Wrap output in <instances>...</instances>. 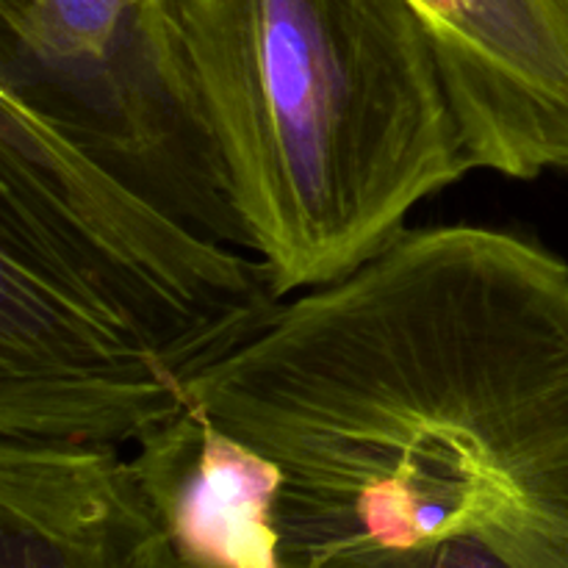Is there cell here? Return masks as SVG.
Returning a JSON list of instances; mask_svg holds the SVG:
<instances>
[{
    "mask_svg": "<svg viewBox=\"0 0 568 568\" xmlns=\"http://www.w3.org/2000/svg\"><path fill=\"white\" fill-rule=\"evenodd\" d=\"M131 42L283 297L475 172L410 0H142Z\"/></svg>",
    "mask_w": 568,
    "mask_h": 568,
    "instance_id": "cell-2",
    "label": "cell"
},
{
    "mask_svg": "<svg viewBox=\"0 0 568 568\" xmlns=\"http://www.w3.org/2000/svg\"><path fill=\"white\" fill-rule=\"evenodd\" d=\"M139 568H186V566L178 560L175 549H172V544H170V538L164 536L159 544H155L153 549H150L148 558L142 560V566H139Z\"/></svg>",
    "mask_w": 568,
    "mask_h": 568,
    "instance_id": "cell-10",
    "label": "cell"
},
{
    "mask_svg": "<svg viewBox=\"0 0 568 568\" xmlns=\"http://www.w3.org/2000/svg\"><path fill=\"white\" fill-rule=\"evenodd\" d=\"M131 455L150 508L186 568H281V471L200 408L144 433Z\"/></svg>",
    "mask_w": 568,
    "mask_h": 568,
    "instance_id": "cell-6",
    "label": "cell"
},
{
    "mask_svg": "<svg viewBox=\"0 0 568 568\" xmlns=\"http://www.w3.org/2000/svg\"><path fill=\"white\" fill-rule=\"evenodd\" d=\"M164 536L114 444L0 438V568H139Z\"/></svg>",
    "mask_w": 568,
    "mask_h": 568,
    "instance_id": "cell-5",
    "label": "cell"
},
{
    "mask_svg": "<svg viewBox=\"0 0 568 568\" xmlns=\"http://www.w3.org/2000/svg\"><path fill=\"white\" fill-rule=\"evenodd\" d=\"M142 0H37L17 50L61 70H92L111 61L122 33L131 37Z\"/></svg>",
    "mask_w": 568,
    "mask_h": 568,
    "instance_id": "cell-7",
    "label": "cell"
},
{
    "mask_svg": "<svg viewBox=\"0 0 568 568\" xmlns=\"http://www.w3.org/2000/svg\"><path fill=\"white\" fill-rule=\"evenodd\" d=\"M270 266L194 231L75 109L0 81V438L136 444L281 308Z\"/></svg>",
    "mask_w": 568,
    "mask_h": 568,
    "instance_id": "cell-3",
    "label": "cell"
},
{
    "mask_svg": "<svg viewBox=\"0 0 568 568\" xmlns=\"http://www.w3.org/2000/svg\"><path fill=\"white\" fill-rule=\"evenodd\" d=\"M471 166L568 175V0H410Z\"/></svg>",
    "mask_w": 568,
    "mask_h": 568,
    "instance_id": "cell-4",
    "label": "cell"
},
{
    "mask_svg": "<svg viewBox=\"0 0 568 568\" xmlns=\"http://www.w3.org/2000/svg\"><path fill=\"white\" fill-rule=\"evenodd\" d=\"M430 568H510L477 538H458L444 544L433 558Z\"/></svg>",
    "mask_w": 568,
    "mask_h": 568,
    "instance_id": "cell-8",
    "label": "cell"
},
{
    "mask_svg": "<svg viewBox=\"0 0 568 568\" xmlns=\"http://www.w3.org/2000/svg\"><path fill=\"white\" fill-rule=\"evenodd\" d=\"M33 11H37V0H0V17H3L6 39L9 42L22 37V31L31 22Z\"/></svg>",
    "mask_w": 568,
    "mask_h": 568,
    "instance_id": "cell-9",
    "label": "cell"
},
{
    "mask_svg": "<svg viewBox=\"0 0 568 568\" xmlns=\"http://www.w3.org/2000/svg\"><path fill=\"white\" fill-rule=\"evenodd\" d=\"M192 397L281 471V568H430L568 488V264L505 227H405Z\"/></svg>",
    "mask_w": 568,
    "mask_h": 568,
    "instance_id": "cell-1",
    "label": "cell"
}]
</instances>
